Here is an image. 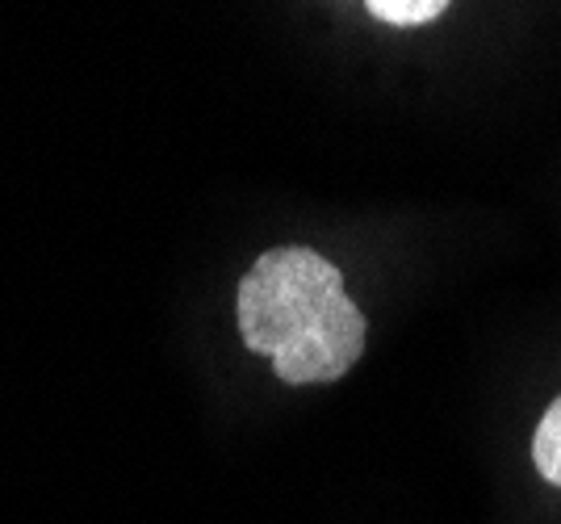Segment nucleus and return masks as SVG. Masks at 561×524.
Listing matches in <instances>:
<instances>
[{
  "instance_id": "nucleus-1",
  "label": "nucleus",
  "mask_w": 561,
  "mask_h": 524,
  "mask_svg": "<svg viewBox=\"0 0 561 524\" xmlns=\"http://www.w3.org/2000/svg\"><path fill=\"white\" fill-rule=\"evenodd\" d=\"M239 335L273 357L280 381L323 386L365 353V315L344 277L310 248H273L239 282Z\"/></svg>"
},
{
  "instance_id": "nucleus-2",
  "label": "nucleus",
  "mask_w": 561,
  "mask_h": 524,
  "mask_svg": "<svg viewBox=\"0 0 561 524\" xmlns=\"http://www.w3.org/2000/svg\"><path fill=\"white\" fill-rule=\"evenodd\" d=\"M533 462L545 482L561 487V399L545 411L537 436H533Z\"/></svg>"
},
{
  "instance_id": "nucleus-3",
  "label": "nucleus",
  "mask_w": 561,
  "mask_h": 524,
  "mask_svg": "<svg viewBox=\"0 0 561 524\" xmlns=\"http://www.w3.org/2000/svg\"><path fill=\"white\" fill-rule=\"evenodd\" d=\"M445 9L448 0H369V13L386 25H423L440 18Z\"/></svg>"
}]
</instances>
